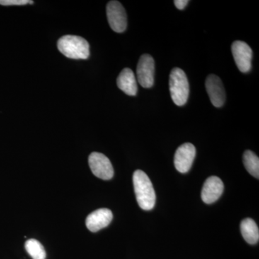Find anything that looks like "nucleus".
Segmentation results:
<instances>
[{
    "label": "nucleus",
    "mask_w": 259,
    "mask_h": 259,
    "mask_svg": "<svg viewBox=\"0 0 259 259\" xmlns=\"http://www.w3.org/2000/svg\"><path fill=\"white\" fill-rule=\"evenodd\" d=\"M33 4V2L30 0H0V5L4 6H12V5H25Z\"/></svg>",
    "instance_id": "obj_16"
},
{
    "label": "nucleus",
    "mask_w": 259,
    "mask_h": 259,
    "mask_svg": "<svg viewBox=\"0 0 259 259\" xmlns=\"http://www.w3.org/2000/svg\"><path fill=\"white\" fill-rule=\"evenodd\" d=\"M25 249L32 259H46L47 253L41 243L35 239L28 240L25 244Z\"/></svg>",
    "instance_id": "obj_15"
},
{
    "label": "nucleus",
    "mask_w": 259,
    "mask_h": 259,
    "mask_svg": "<svg viewBox=\"0 0 259 259\" xmlns=\"http://www.w3.org/2000/svg\"><path fill=\"white\" fill-rule=\"evenodd\" d=\"M58 49L66 57L71 59H88L90 45L83 37L76 35H64L58 40Z\"/></svg>",
    "instance_id": "obj_2"
},
{
    "label": "nucleus",
    "mask_w": 259,
    "mask_h": 259,
    "mask_svg": "<svg viewBox=\"0 0 259 259\" xmlns=\"http://www.w3.org/2000/svg\"><path fill=\"white\" fill-rule=\"evenodd\" d=\"M224 185L223 182L219 177H210L205 181L202 188V201L206 204H212L217 201L222 195Z\"/></svg>",
    "instance_id": "obj_10"
},
{
    "label": "nucleus",
    "mask_w": 259,
    "mask_h": 259,
    "mask_svg": "<svg viewBox=\"0 0 259 259\" xmlns=\"http://www.w3.org/2000/svg\"><path fill=\"white\" fill-rule=\"evenodd\" d=\"M231 51L238 69L243 73H247L251 69L253 52L246 42L237 40L233 42Z\"/></svg>",
    "instance_id": "obj_7"
},
{
    "label": "nucleus",
    "mask_w": 259,
    "mask_h": 259,
    "mask_svg": "<svg viewBox=\"0 0 259 259\" xmlns=\"http://www.w3.org/2000/svg\"><path fill=\"white\" fill-rule=\"evenodd\" d=\"M117 85L120 90L129 96H136L137 94V79L134 71L128 68H125L121 71L117 79Z\"/></svg>",
    "instance_id": "obj_12"
},
{
    "label": "nucleus",
    "mask_w": 259,
    "mask_h": 259,
    "mask_svg": "<svg viewBox=\"0 0 259 259\" xmlns=\"http://www.w3.org/2000/svg\"><path fill=\"white\" fill-rule=\"evenodd\" d=\"M155 62L152 56L144 54L140 58L137 66V79L144 88H151L154 83Z\"/></svg>",
    "instance_id": "obj_6"
},
{
    "label": "nucleus",
    "mask_w": 259,
    "mask_h": 259,
    "mask_svg": "<svg viewBox=\"0 0 259 259\" xmlns=\"http://www.w3.org/2000/svg\"><path fill=\"white\" fill-rule=\"evenodd\" d=\"M242 236L245 241L249 244H255L259 240V230L258 226L253 219L245 218L241 223Z\"/></svg>",
    "instance_id": "obj_13"
},
{
    "label": "nucleus",
    "mask_w": 259,
    "mask_h": 259,
    "mask_svg": "<svg viewBox=\"0 0 259 259\" xmlns=\"http://www.w3.org/2000/svg\"><path fill=\"white\" fill-rule=\"evenodd\" d=\"M112 218L113 214L110 209H98L89 214L86 219V226L90 231L95 233L108 226Z\"/></svg>",
    "instance_id": "obj_11"
},
{
    "label": "nucleus",
    "mask_w": 259,
    "mask_h": 259,
    "mask_svg": "<svg viewBox=\"0 0 259 259\" xmlns=\"http://www.w3.org/2000/svg\"><path fill=\"white\" fill-rule=\"evenodd\" d=\"M205 87L209 100L214 107H221L226 102V92L222 81L214 74L207 76Z\"/></svg>",
    "instance_id": "obj_9"
},
{
    "label": "nucleus",
    "mask_w": 259,
    "mask_h": 259,
    "mask_svg": "<svg viewBox=\"0 0 259 259\" xmlns=\"http://www.w3.org/2000/svg\"><path fill=\"white\" fill-rule=\"evenodd\" d=\"M134 190L138 203L141 209L151 210L156 203V193L152 183L144 171L136 170L134 177Z\"/></svg>",
    "instance_id": "obj_1"
},
{
    "label": "nucleus",
    "mask_w": 259,
    "mask_h": 259,
    "mask_svg": "<svg viewBox=\"0 0 259 259\" xmlns=\"http://www.w3.org/2000/svg\"><path fill=\"white\" fill-rule=\"evenodd\" d=\"M89 164L93 175L103 180H111L114 169L110 159L101 153L93 152L89 156Z\"/></svg>",
    "instance_id": "obj_4"
},
{
    "label": "nucleus",
    "mask_w": 259,
    "mask_h": 259,
    "mask_svg": "<svg viewBox=\"0 0 259 259\" xmlns=\"http://www.w3.org/2000/svg\"><path fill=\"white\" fill-rule=\"evenodd\" d=\"M195 155L196 148L190 143H186L177 148L175 156V166L177 171L183 174L190 171Z\"/></svg>",
    "instance_id": "obj_8"
},
{
    "label": "nucleus",
    "mask_w": 259,
    "mask_h": 259,
    "mask_svg": "<svg viewBox=\"0 0 259 259\" xmlns=\"http://www.w3.org/2000/svg\"><path fill=\"white\" fill-rule=\"evenodd\" d=\"M109 25L116 32H123L127 28V14L122 5L117 1L109 2L107 5Z\"/></svg>",
    "instance_id": "obj_5"
},
{
    "label": "nucleus",
    "mask_w": 259,
    "mask_h": 259,
    "mask_svg": "<svg viewBox=\"0 0 259 259\" xmlns=\"http://www.w3.org/2000/svg\"><path fill=\"white\" fill-rule=\"evenodd\" d=\"M243 164L247 171L255 178L259 179V158L251 151H245L243 156Z\"/></svg>",
    "instance_id": "obj_14"
},
{
    "label": "nucleus",
    "mask_w": 259,
    "mask_h": 259,
    "mask_svg": "<svg viewBox=\"0 0 259 259\" xmlns=\"http://www.w3.org/2000/svg\"><path fill=\"white\" fill-rule=\"evenodd\" d=\"M188 0H175V5L178 10H184L187 5H188Z\"/></svg>",
    "instance_id": "obj_17"
},
{
    "label": "nucleus",
    "mask_w": 259,
    "mask_h": 259,
    "mask_svg": "<svg viewBox=\"0 0 259 259\" xmlns=\"http://www.w3.org/2000/svg\"><path fill=\"white\" fill-rule=\"evenodd\" d=\"M169 90L172 100L177 106L187 103L190 94V85L183 70L175 68L169 76Z\"/></svg>",
    "instance_id": "obj_3"
}]
</instances>
